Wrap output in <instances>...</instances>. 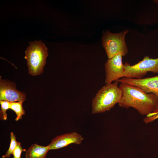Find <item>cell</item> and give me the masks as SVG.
<instances>
[{"label": "cell", "instance_id": "8fae6325", "mask_svg": "<svg viewBox=\"0 0 158 158\" xmlns=\"http://www.w3.org/2000/svg\"><path fill=\"white\" fill-rule=\"evenodd\" d=\"M23 103L21 102H13L10 103V109L16 113V121L22 118L23 115L25 114V111L22 106Z\"/></svg>", "mask_w": 158, "mask_h": 158}, {"label": "cell", "instance_id": "9c48e42d", "mask_svg": "<svg viewBox=\"0 0 158 158\" xmlns=\"http://www.w3.org/2000/svg\"><path fill=\"white\" fill-rule=\"evenodd\" d=\"M84 138L76 132L57 136L48 145L50 150H56L66 147L71 144H80Z\"/></svg>", "mask_w": 158, "mask_h": 158}, {"label": "cell", "instance_id": "30bf717a", "mask_svg": "<svg viewBox=\"0 0 158 158\" xmlns=\"http://www.w3.org/2000/svg\"><path fill=\"white\" fill-rule=\"evenodd\" d=\"M50 150L49 146H43L37 144L32 145L26 151L25 158H46Z\"/></svg>", "mask_w": 158, "mask_h": 158}, {"label": "cell", "instance_id": "2e32d148", "mask_svg": "<svg viewBox=\"0 0 158 158\" xmlns=\"http://www.w3.org/2000/svg\"><path fill=\"white\" fill-rule=\"evenodd\" d=\"M154 2L158 4V0H154Z\"/></svg>", "mask_w": 158, "mask_h": 158}, {"label": "cell", "instance_id": "5bb4252c", "mask_svg": "<svg viewBox=\"0 0 158 158\" xmlns=\"http://www.w3.org/2000/svg\"><path fill=\"white\" fill-rule=\"evenodd\" d=\"M158 118V108L154 111L146 116L143 121L146 124L152 122Z\"/></svg>", "mask_w": 158, "mask_h": 158}, {"label": "cell", "instance_id": "277c9868", "mask_svg": "<svg viewBox=\"0 0 158 158\" xmlns=\"http://www.w3.org/2000/svg\"><path fill=\"white\" fill-rule=\"evenodd\" d=\"M129 30H125L117 33H113L107 31L102 37V44L108 59L118 54L125 56L128 53L125 42V35Z\"/></svg>", "mask_w": 158, "mask_h": 158}, {"label": "cell", "instance_id": "5b68a950", "mask_svg": "<svg viewBox=\"0 0 158 158\" xmlns=\"http://www.w3.org/2000/svg\"><path fill=\"white\" fill-rule=\"evenodd\" d=\"M124 68L123 77L142 78L149 72L158 73V58L152 59L145 56L142 61L133 65L126 62Z\"/></svg>", "mask_w": 158, "mask_h": 158}, {"label": "cell", "instance_id": "4fadbf2b", "mask_svg": "<svg viewBox=\"0 0 158 158\" xmlns=\"http://www.w3.org/2000/svg\"><path fill=\"white\" fill-rule=\"evenodd\" d=\"M10 102L5 100H0L1 106L0 116L1 119L6 120L7 119V115L6 111L8 109H10Z\"/></svg>", "mask_w": 158, "mask_h": 158}, {"label": "cell", "instance_id": "ba28073f", "mask_svg": "<svg viewBox=\"0 0 158 158\" xmlns=\"http://www.w3.org/2000/svg\"><path fill=\"white\" fill-rule=\"evenodd\" d=\"M138 87L147 93H153L158 98V75L141 79L123 77L118 81Z\"/></svg>", "mask_w": 158, "mask_h": 158}, {"label": "cell", "instance_id": "7a4b0ae2", "mask_svg": "<svg viewBox=\"0 0 158 158\" xmlns=\"http://www.w3.org/2000/svg\"><path fill=\"white\" fill-rule=\"evenodd\" d=\"M118 82L106 84L98 91L92 100V114L109 111L120 102L122 92Z\"/></svg>", "mask_w": 158, "mask_h": 158}, {"label": "cell", "instance_id": "3957f363", "mask_svg": "<svg viewBox=\"0 0 158 158\" xmlns=\"http://www.w3.org/2000/svg\"><path fill=\"white\" fill-rule=\"evenodd\" d=\"M29 44L25 51V58L27 61L29 74L36 76L43 73L48 56L47 49L41 40L31 42Z\"/></svg>", "mask_w": 158, "mask_h": 158}, {"label": "cell", "instance_id": "9a60e30c", "mask_svg": "<svg viewBox=\"0 0 158 158\" xmlns=\"http://www.w3.org/2000/svg\"><path fill=\"white\" fill-rule=\"evenodd\" d=\"M25 149H23L20 142H18L16 147L13 153V158H21V154L23 151H26Z\"/></svg>", "mask_w": 158, "mask_h": 158}, {"label": "cell", "instance_id": "52a82bcc", "mask_svg": "<svg viewBox=\"0 0 158 158\" xmlns=\"http://www.w3.org/2000/svg\"><path fill=\"white\" fill-rule=\"evenodd\" d=\"M25 93L17 90L15 84L8 80L0 79V100L10 102L18 101L22 103L26 100Z\"/></svg>", "mask_w": 158, "mask_h": 158}, {"label": "cell", "instance_id": "7c38bea8", "mask_svg": "<svg viewBox=\"0 0 158 158\" xmlns=\"http://www.w3.org/2000/svg\"><path fill=\"white\" fill-rule=\"evenodd\" d=\"M18 142L16 140V136L13 132L10 133V143L9 148L4 155L2 156L3 158H9L12 154L13 151L16 147Z\"/></svg>", "mask_w": 158, "mask_h": 158}, {"label": "cell", "instance_id": "8992f818", "mask_svg": "<svg viewBox=\"0 0 158 158\" xmlns=\"http://www.w3.org/2000/svg\"><path fill=\"white\" fill-rule=\"evenodd\" d=\"M122 56L121 54L117 55L108 59L105 63V82L106 84L111 83L113 81H117L119 78L123 77L124 68Z\"/></svg>", "mask_w": 158, "mask_h": 158}, {"label": "cell", "instance_id": "6da1fadb", "mask_svg": "<svg viewBox=\"0 0 158 158\" xmlns=\"http://www.w3.org/2000/svg\"><path fill=\"white\" fill-rule=\"evenodd\" d=\"M119 87L122 92L118 103L120 107H132L146 116L158 108V98L154 94L147 93L138 87L127 84L121 83Z\"/></svg>", "mask_w": 158, "mask_h": 158}]
</instances>
